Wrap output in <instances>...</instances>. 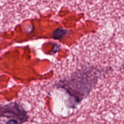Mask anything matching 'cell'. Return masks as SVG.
Returning a JSON list of instances; mask_svg holds the SVG:
<instances>
[{"instance_id": "6da1fadb", "label": "cell", "mask_w": 124, "mask_h": 124, "mask_svg": "<svg viewBox=\"0 0 124 124\" xmlns=\"http://www.w3.org/2000/svg\"><path fill=\"white\" fill-rule=\"evenodd\" d=\"M6 124H19L17 120L15 119H11L7 122Z\"/></svg>"}]
</instances>
